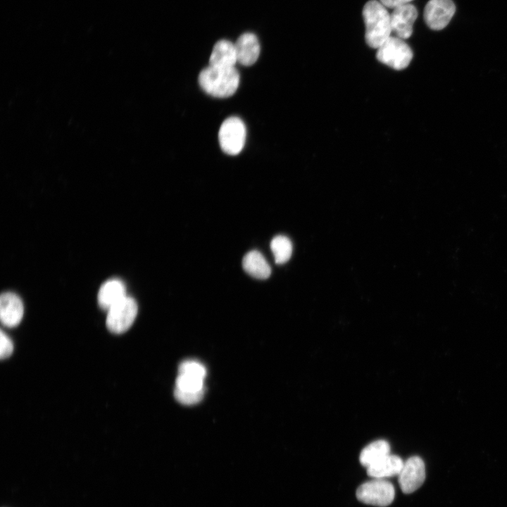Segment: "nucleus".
I'll list each match as a JSON object with an SVG mask.
<instances>
[{"mask_svg":"<svg viewBox=\"0 0 507 507\" xmlns=\"http://www.w3.org/2000/svg\"><path fill=\"white\" fill-rule=\"evenodd\" d=\"M362 14L365 42L371 48L377 49L392 36L390 13L380 1L370 0L363 6Z\"/></svg>","mask_w":507,"mask_h":507,"instance_id":"obj_1","label":"nucleus"},{"mask_svg":"<svg viewBox=\"0 0 507 507\" xmlns=\"http://www.w3.org/2000/svg\"><path fill=\"white\" fill-rule=\"evenodd\" d=\"M199 83L208 94L226 98L237 91L239 84V74L234 67L225 68L209 65L200 72Z\"/></svg>","mask_w":507,"mask_h":507,"instance_id":"obj_2","label":"nucleus"},{"mask_svg":"<svg viewBox=\"0 0 507 507\" xmlns=\"http://www.w3.org/2000/svg\"><path fill=\"white\" fill-rule=\"evenodd\" d=\"M377 50V59L396 70L407 68L413 56L404 39L396 36H390Z\"/></svg>","mask_w":507,"mask_h":507,"instance_id":"obj_3","label":"nucleus"},{"mask_svg":"<svg viewBox=\"0 0 507 507\" xmlns=\"http://www.w3.org/2000/svg\"><path fill=\"white\" fill-rule=\"evenodd\" d=\"M106 324L112 333L126 332L133 324L138 312L136 301L128 296L107 310Z\"/></svg>","mask_w":507,"mask_h":507,"instance_id":"obj_4","label":"nucleus"},{"mask_svg":"<svg viewBox=\"0 0 507 507\" xmlns=\"http://www.w3.org/2000/svg\"><path fill=\"white\" fill-rule=\"evenodd\" d=\"M358 500L375 506H387L393 501V484L384 479H374L361 484L356 492Z\"/></svg>","mask_w":507,"mask_h":507,"instance_id":"obj_5","label":"nucleus"},{"mask_svg":"<svg viewBox=\"0 0 507 507\" xmlns=\"http://www.w3.org/2000/svg\"><path fill=\"white\" fill-rule=\"evenodd\" d=\"M246 127L237 117L227 118L221 125L218 139L222 150L227 154L235 156L242 150L246 140Z\"/></svg>","mask_w":507,"mask_h":507,"instance_id":"obj_6","label":"nucleus"},{"mask_svg":"<svg viewBox=\"0 0 507 507\" xmlns=\"http://www.w3.org/2000/svg\"><path fill=\"white\" fill-rule=\"evenodd\" d=\"M398 477L399 486L404 494L417 490L425 479V466L423 459L416 456L408 458Z\"/></svg>","mask_w":507,"mask_h":507,"instance_id":"obj_7","label":"nucleus"},{"mask_svg":"<svg viewBox=\"0 0 507 507\" xmlns=\"http://www.w3.org/2000/svg\"><path fill=\"white\" fill-rule=\"evenodd\" d=\"M455 11L452 0H430L424 9V20L430 29L440 30L449 24Z\"/></svg>","mask_w":507,"mask_h":507,"instance_id":"obj_8","label":"nucleus"},{"mask_svg":"<svg viewBox=\"0 0 507 507\" xmlns=\"http://www.w3.org/2000/svg\"><path fill=\"white\" fill-rule=\"evenodd\" d=\"M391 16V26L395 36L402 39L409 38L413 33V25L418 17V11L414 5L408 4L393 9Z\"/></svg>","mask_w":507,"mask_h":507,"instance_id":"obj_9","label":"nucleus"},{"mask_svg":"<svg viewBox=\"0 0 507 507\" xmlns=\"http://www.w3.org/2000/svg\"><path fill=\"white\" fill-rule=\"evenodd\" d=\"M24 308L20 298L13 292H4L0 298V318L6 327L18 325L23 316Z\"/></svg>","mask_w":507,"mask_h":507,"instance_id":"obj_10","label":"nucleus"},{"mask_svg":"<svg viewBox=\"0 0 507 507\" xmlns=\"http://www.w3.org/2000/svg\"><path fill=\"white\" fill-rule=\"evenodd\" d=\"M237 62L244 66L253 65L260 54V44L256 35L246 32L234 43Z\"/></svg>","mask_w":507,"mask_h":507,"instance_id":"obj_11","label":"nucleus"},{"mask_svg":"<svg viewBox=\"0 0 507 507\" xmlns=\"http://www.w3.org/2000/svg\"><path fill=\"white\" fill-rule=\"evenodd\" d=\"M126 296L124 282L117 278L111 279L103 283L99 288L98 303L101 308L108 310Z\"/></svg>","mask_w":507,"mask_h":507,"instance_id":"obj_12","label":"nucleus"},{"mask_svg":"<svg viewBox=\"0 0 507 507\" xmlns=\"http://www.w3.org/2000/svg\"><path fill=\"white\" fill-rule=\"evenodd\" d=\"M237 62L234 44L222 39L214 45L209 59L211 66L229 68L234 67Z\"/></svg>","mask_w":507,"mask_h":507,"instance_id":"obj_13","label":"nucleus"},{"mask_svg":"<svg viewBox=\"0 0 507 507\" xmlns=\"http://www.w3.org/2000/svg\"><path fill=\"white\" fill-rule=\"evenodd\" d=\"M403 463L399 456L389 453L367 468V473L368 476L373 479H384L399 475Z\"/></svg>","mask_w":507,"mask_h":507,"instance_id":"obj_14","label":"nucleus"},{"mask_svg":"<svg viewBox=\"0 0 507 507\" xmlns=\"http://www.w3.org/2000/svg\"><path fill=\"white\" fill-rule=\"evenodd\" d=\"M242 265L248 274L257 279H267L271 273V268L266 259L256 250L251 251L244 256Z\"/></svg>","mask_w":507,"mask_h":507,"instance_id":"obj_15","label":"nucleus"},{"mask_svg":"<svg viewBox=\"0 0 507 507\" xmlns=\"http://www.w3.org/2000/svg\"><path fill=\"white\" fill-rule=\"evenodd\" d=\"M390 452L389 443L383 439L376 440L367 445L359 456L361 464L366 468L381 460Z\"/></svg>","mask_w":507,"mask_h":507,"instance_id":"obj_16","label":"nucleus"},{"mask_svg":"<svg viewBox=\"0 0 507 507\" xmlns=\"http://www.w3.org/2000/svg\"><path fill=\"white\" fill-rule=\"evenodd\" d=\"M270 248L277 264L289 261L292 254V244L289 239L283 235L275 236L271 241Z\"/></svg>","mask_w":507,"mask_h":507,"instance_id":"obj_17","label":"nucleus"},{"mask_svg":"<svg viewBox=\"0 0 507 507\" xmlns=\"http://www.w3.org/2000/svg\"><path fill=\"white\" fill-rule=\"evenodd\" d=\"M204 379L186 374H178L175 381V389L191 392L204 390Z\"/></svg>","mask_w":507,"mask_h":507,"instance_id":"obj_18","label":"nucleus"},{"mask_svg":"<svg viewBox=\"0 0 507 507\" xmlns=\"http://www.w3.org/2000/svg\"><path fill=\"white\" fill-rule=\"evenodd\" d=\"M178 374H186L205 379L206 369L202 363L197 361L186 360L180 364Z\"/></svg>","mask_w":507,"mask_h":507,"instance_id":"obj_19","label":"nucleus"},{"mask_svg":"<svg viewBox=\"0 0 507 507\" xmlns=\"http://www.w3.org/2000/svg\"><path fill=\"white\" fill-rule=\"evenodd\" d=\"M204 390L197 392H184L175 388L174 396L177 401L184 405H194L204 397Z\"/></svg>","mask_w":507,"mask_h":507,"instance_id":"obj_20","label":"nucleus"},{"mask_svg":"<svg viewBox=\"0 0 507 507\" xmlns=\"http://www.w3.org/2000/svg\"><path fill=\"white\" fill-rule=\"evenodd\" d=\"M13 351V344L11 339L1 330L0 335V357L1 359L9 357Z\"/></svg>","mask_w":507,"mask_h":507,"instance_id":"obj_21","label":"nucleus"},{"mask_svg":"<svg viewBox=\"0 0 507 507\" xmlns=\"http://www.w3.org/2000/svg\"><path fill=\"white\" fill-rule=\"evenodd\" d=\"M413 0H380V3L387 8H396L410 4Z\"/></svg>","mask_w":507,"mask_h":507,"instance_id":"obj_22","label":"nucleus"}]
</instances>
